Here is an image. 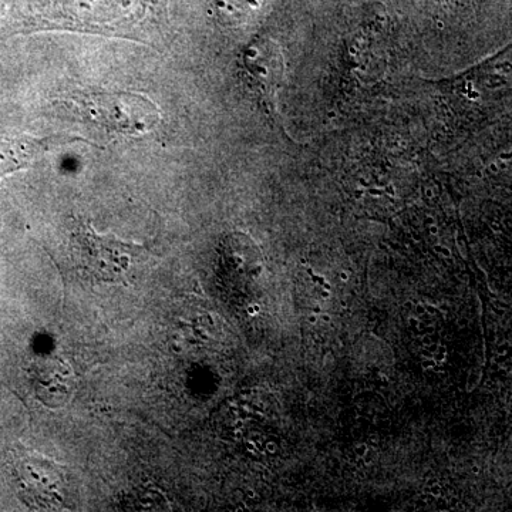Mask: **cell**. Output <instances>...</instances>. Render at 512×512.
Segmentation results:
<instances>
[{"instance_id":"obj_1","label":"cell","mask_w":512,"mask_h":512,"mask_svg":"<svg viewBox=\"0 0 512 512\" xmlns=\"http://www.w3.org/2000/svg\"><path fill=\"white\" fill-rule=\"evenodd\" d=\"M77 269L90 281L127 285L143 245L121 241L113 234H99L92 224L77 225L72 235Z\"/></svg>"},{"instance_id":"obj_2","label":"cell","mask_w":512,"mask_h":512,"mask_svg":"<svg viewBox=\"0 0 512 512\" xmlns=\"http://www.w3.org/2000/svg\"><path fill=\"white\" fill-rule=\"evenodd\" d=\"M74 104L89 121L128 136L146 134L160 120L156 104L136 94H79Z\"/></svg>"},{"instance_id":"obj_3","label":"cell","mask_w":512,"mask_h":512,"mask_svg":"<svg viewBox=\"0 0 512 512\" xmlns=\"http://www.w3.org/2000/svg\"><path fill=\"white\" fill-rule=\"evenodd\" d=\"M242 66L264 113L286 134L278 113V92L285 80V59L281 47L274 40L256 39L242 52Z\"/></svg>"},{"instance_id":"obj_4","label":"cell","mask_w":512,"mask_h":512,"mask_svg":"<svg viewBox=\"0 0 512 512\" xmlns=\"http://www.w3.org/2000/svg\"><path fill=\"white\" fill-rule=\"evenodd\" d=\"M156 0H69L70 12L76 22L111 23L143 15Z\"/></svg>"},{"instance_id":"obj_5","label":"cell","mask_w":512,"mask_h":512,"mask_svg":"<svg viewBox=\"0 0 512 512\" xmlns=\"http://www.w3.org/2000/svg\"><path fill=\"white\" fill-rule=\"evenodd\" d=\"M20 491L33 503L45 504L57 494V474L53 464L33 456L20 457L15 464Z\"/></svg>"},{"instance_id":"obj_6","label":"cell","mask_w":512,"mask_h":512,"mask_svg":"<svg viewBox=\"0 0 512 512\" xmlns=\"http://www.w3.org/2000/svg\"><path fill=\"white\" fill-rule=\"evenodd\" d=\"M46 148V141L35 138L0 137V177L22 170Z\"/></svg>"},{"instance_id":"obj_7","label":"cell","mask_w":512,"mask_h":512,"mask_svg":"<svg viewBox=\"0 0 512 512\" xmlns=\"http://www.w3.org/2000/svg\"><path fill=\"white\" fill-rule=\"evenodd\" d=\"M436 365L437 362L434 360V357H424L423 362H421V367L424 370H433Z\"/></svg>"},{"instance_id":"obj_8","label":"cell","mask_w":512,"mask_h":512,"mask_svg":"<svg viewBox=\"0 0 512 512\" xmlns=\"http://www.w3.org/2000/svg\"><path fill=\"white\" fill-rule=\"evenodd\" d=\"M367 450H369V447H367V444H356L355 446V453L356 456L363 457L367 453Z\"/></svg>"},{"instance_id":"obj_9","label":"cell","mask_w":512,"mask_h":512,"mask_svg":"<svg viewBox=\"0 0 512 512\" xmlns=\"http://www.w3.org/2000/svg\"><path fill=\"white\" fill-rule=\"evenodd\" d=\"M409 325L412 326L413 329H421L423 328V323L420 322L419 316H410Z\"/></svg>"},{"instance_id":"obj_10","label":"cell","mask_w":512,"mask_h":512,"mask_svg":"<svg viewBox=\"0 0 512 512\" xmlns=\"http://www.w3.org/2000/svg\"><path fill=\"white\" fill-rule=\"evenodd\" d=\"M441 493H443V488H441L440 484H431L430 494L433 497L439 498Z\"/></svg>"},{"instance_id":"obj_11","label":"cell","mask_w":512,"mask_h":512,"mask_svg":"<svg viewBox=\"0 0 512 512\" xmlns=\"http://www.w3.org/2000/svg\"><path fill=\"white\" fill-rule=\"evenodd\" d=\"M363 458V461H365V464L366 466H372L373 464V460H375V454H373V451L370 450H367V453L365 454V456L362 457Z\"/></svg>"},{"instance_id":"obj_12","label":"cell","mask_w":512,"mask_h":512,"mask_svg":"<svg viewBox=\"0 0 512 512\" xmlns=\"http://www.w3.org/2000/svg\"><path fill=\"white\" fill-rule=\"evenodd\" d=\"M433 357L434 360H436L437 365H444V363H446L447 360V353L436 352L434 353Z\"/></svg>"},{"instance_id":"obj_13","label":"cell","mask_w":512,"mask_h":512,"mask_svg":"<svg viewBox=\"0 0 512 512\" xmlns=\"http://www.w3.org/2000/svg\"><path fill=\"white\" fill-rule=\"evenodd\" d=\"M414 312H416V315L419 316V318H421V316H423L424 313H427L426 306L417 303L416 308H414Z\"/></svg>"},{"instance_id":"obj_14","label":"cell","mask_w":512,"mask_h":512,"mask_svg":"<svg viewBox=\"0 0 512 512\" xmlns=\"http://www.w3.org/2000/svg\"><path fill=\"white\" fill-rule=\"evenodd\" d=\"M437 348H439V343H431V345H427L426 348L424 349H427L429 350V352L433 353H436L437 352Z\"/></svg>"},{"instance_id":"obj_15","label":"cell","mask_w":512,"mask_h":512,"mask_svg":"<svg viewBox=\"0 0 512 512\" xmlns=\"http://www.w3.org/2000/svg\"><path fill=\"white\" fill-rule=\"evenodd\" d=\"M318 315H316V313H312V315H309L308 316V322L309 323H312V325H316V323H318Z\"/></svg>"},{"instance_id":"obj_16","label":"cell","mask_w":512,"mask_h":512,"mask_svg":"<svg viewBox=\"0 0 512 512\" xmlns=\"http://www.w3.org/2000/svg\"><path fill=\"white\" fill-rule=\"evenodd\" d=\"M421 343H423L424 346L431 345V343H433V338H431V335H426L421 339Z\"/></svg>"},{"instance_id":"obj_17","label":"cell","mask_w":512,"mask_h":512,"mask_svg":"<svg viewBox=\"0 0 512 512\" xmlns=\"http://www.w3.org/2000/svg\"><path fill=\"white\" fill-rule=\"evenodd\" d=\"M424 306H426V311H427V313H430V315H436V313L439 312V311H437L436 308H434V306H430V305H424Z\"/></svg>"},{"instance_id":"obj_18","label":"cell","mask_w":512,"mask_h":512,"mask_svg":"<svg viewBox=\"0 0 512 512\" xmlns=\"http://www.w3.org/2000/svg\"><path fill=\"white\" fill-rule=\"evenodd\" d=\"M313 281L316 282V284L323 285L325 284V278H322V276H313Z\"/></svg>"},{"instance_id":"obj_19","label":"cell","mask_w":512,"mask_h":512,"mask_svg":"<svg viewBox=\"0 0 512 512\" xmlns=\"http://www.w3.org/2000/svg\"><path fill=\"white\" fill-rule=\"evenodd\" d=\"M320 319H322L323 322L325 323L332 322V318H330V315H328V313H322V315H320Z\"/></svg>"},{"instance_id":"obj_20","label":"cell","mask_w":512,"mask_h":512,"mask_svg":"<svg viewBox=\"0 0 512 512\" xmlns=\"http://www.w3.org/2000/svg\"><path fill=\"white\" fill-rule=\"evenodd\" d=\"M339 278L342 282H349V275L346 274V272H342V274L339 275Z\"/></svg>"},{"instance_id":"obj_21","label":"cell","mask_w":512,"mask_h":512,"mask_svg":"<svg viewBox=\"0 0 512 512\" xmlns=\"http://www.w3.org/2000/svg\"><path fill=\"white\" fill-rule=\"evenodd\" d=\"M437 352H439V353H447L446 346L439 345V348H437Z\"/></svg>"},{"instance_id":"obj_22","label":"cell","mask_w":512,"mask_h":512,"mask_svg":"<svg viewBox=\"0 0 512 512\" xmlns=\"http://www.w3.org/2000/svg\"><path fill=\"white\" fill-rule=\"evenodd\" d=\"M322 296H323V298H325V299H329V298H330V293H329V291H326V289H325V291H322Z\"/></svg>"},{"instance_id":"obj_23","label":"cell","mask_w":512,"mask_h":512,"mask_svg":"<svg viewBox=\"0 0 512 512\" xmlns=\"http://www.w3.org/2000/svg\"><path fill=\"white\" fill-rule=\"evenodd\" d=\"M322 312V309L319 308V306H316V308H313V313H316V315H318V313Z\"/></svg>"},{"instance_id":"obj_24","label":"cell","mask_w":512,"mask_h":512,"mask_svg":"<svg viewBox=\"0 0 512 512\" xmlns=\"http://www.w3.org/2000/svg\"><path fill=\"white\" fill-rule=\"evenodd\" d=\"M322 286H323V289H326V291H330V285L326 284V282Z\"/></svg>"},{"instance_id":"obj_25","label":"cell","mask_w":512,"mask_h":512,"mask_svg":"<svg viewBox=\"0 0 512 512\" xmlns=\"http://www.w3.org/2000/svg\"><path fill=\"white\" fill-rule=\"evenodd\" d=\"M370 439H372L373 443H377V441H379V439H377V436H372L370 437Z\"/></svg>"},{"instance_id":"obj_26","label":"cell","mask_w":512,"mask_h":512,"mask_svg":"<svg viewBox=\"0 0 512 512\" xmlns=\"http://www.w3.org/2000/svg\"><path fill=\"white\" fill-rule=\"evenodd\" d=\"M269 450H271V451H275V446H274V444H269Z\"/></svg>"}]
</instances>
